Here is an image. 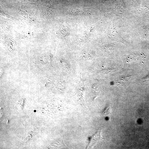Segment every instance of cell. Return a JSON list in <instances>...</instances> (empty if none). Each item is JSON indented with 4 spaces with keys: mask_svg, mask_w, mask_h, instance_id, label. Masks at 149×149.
<instances>
[{
    "mask_svg": "<svg viewBox=\"0 0 149 149\" xmlns=\"http://www.w3.org/2000/svg\"><path fill=\"white\" fill-rule=\"evenodd\" d=\"M114 20V19L110 23L108 31V37L112 41L122 43L127 46L130 43L121 37L116 29L115 26Z\"/></svg>",
    "mask_w": 149,
    "mask_h": 149,
    "instance_id": "6da1fadb",
    "label": "cell"
},
{
    "mask_svg": "<svg viewBox=\"0 0 149 149\" xmlns=\"http://www.w3.org/2000/svg\"><path fill=\"white\" fill-rule=\"evenodd\" d=\"M101 133V130H99L92 136L88 146L89 147H93L94 146L102 140L104 139H105L102 137Z\"/></svg>",
    "mask_w": 149,
    "mask_h": 149,
    "instance_id": "7a4b0ae2",
    "label": "cell"
},
{
    "mask_svg": "<svg viewBox=\"0 0 149 149\" xmlns=\"http://www.w3.org/2000/svg\"><path fill=\"white\" fill-rule=\"evenodd\" d=\"M111 106H108L105 110L102 112L103 114L106 115H109L111 114Z\"/></svg>",
    "mask_w": 149,
    "mask_h": 149,
    "instance_id": "3957f363",
    "label": "cell"
},
{
    "mask_svg": "<svg viewBox=\"0 0 149 149\" xmlns=\"http://www.w3.org/2000/svg\"><path fill=\"white\" fill-rule=\"evenodd\" d=\"M142 81L143 82H149V74L145 78L142 80Z\"/></svg>",
    "mask_w": 149,
    "mask_h": 149,
    "instance_id": "277c9868",
    "label": "cell"
}]
</instances>
